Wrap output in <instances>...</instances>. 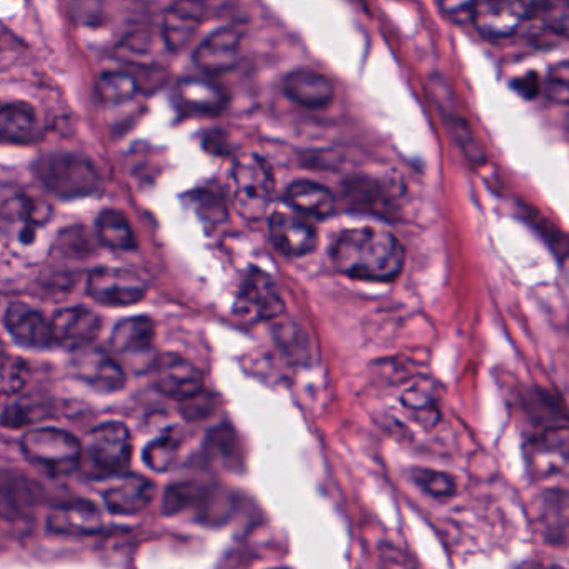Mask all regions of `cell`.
I'll use <instances>...</instances> for the list:
<instances>
[{"instance_id":"19","label":"cell","mask_w":569,"mask_h":569,"mask_svg":"<svg viewBox=\"0 0 569 569\" xmlns=\"http://www.w3.org/2000/svg\"><path fill=\"white\" fill-rule=\"evenodd\" d=\"M153 498V485L137 475H127L103 493L110 513L136 515L146 510Z\"/></svg>"},{"instance_id":"22","label":"cell","mask_w":569,"mask_h":569,"mask_svg":"<svg viewBox=\"0 0 569 569\" xmlns=\"http://www.w3.org/2000/svg\"><path fill=\"white\" fill-rule=\"evenodd\" d=\"M153 338V321L147 317H132L117 323L110 337V345L120 353H142L152 347Z\"/></svg>"},{"instance_id":"11","label":"cell","mask_w":569,"mask_h":569,"mask_svg":"<svg viewBox=\"0 0 569 569\" xmlns=\"http://www.w3.org/2000/svg\"><path fill=\"white\" fill-rule=\"evenodd\" d=\"M207 16L203 0H176L163 17L162 39L170 52H182L192 43Z\"/></svg>"},{"instance_id":"6","label":"cell","mask_w":569,"mask_h":569,"mask_svg":"<svg viewBox=\"0 0 569 569\" xmlns=\"http://www.w3.org/2000/svg\"><path fill=\"white\" fill-rule=\"evenodd\" d=\"M233 310L246 323H257V321L280 317L283 313L284 303L272 277L267 276L262 270H253L243 280Z\"/></svg>"},{"instance_id":"32","label":"cell","mask_w":569,"mask_h":569,"mask_svg":"<svg viewBox=\"0 0 569 569\" xmlns=\"http://www.w3.org/2000/svg\"><path fill=\"white\" fill-rule=\"evenodd\" d=\"M152 37L149 33H133L126 40L127 57H149L152 52Z\"/></svg>"},{"instance_id":"30","label":"cell","mask_w":569,"mask_h":569,"mask_svg":"<svg viewBox=\"0 0 569 569\" xmlns=\"http://www.w3.org/2000/svg\"><path fill=\"white\" fill-rule=\"evenodd\" d=\"M438 6L441 12L455 22H467V20H473L478 0H438Z\"/></svg>"},{"instance_id":"23","label":"cell","mask_w":569,"mask_h":569,"mask_svg":"<svg viewBox=\"0 0 569 569\" xmlns=\"http://www.w3.org/2000/svg\"><path fill=\"white\" fill-rule=\"evenodd\" d=\"M97 236L109 249L130 250L136 247V236L129 220L117 210L100 213L97 220Z\"/></svg>"},{"instance_id":"21","label":"cell","mask_w":569,"mask_h":569,"mask_svg":"<svg viewBox=\"0 0 569 569\" xmlns=\"http://www.w3.org/2000/svg\"><path fill=\"white\" fill-rule=\"evenodd\" d=\"M287 202L290 203L291 209L317 219H325L335 210L333 193L327 187L308 182V180H301L288 187Z\"/></svg>"},{"instance_id":"18","label":"cell","mask_w":569,"mask_h":569,"mask_svg":"<svg viewBox=\"0 0 569 569\" xmlns=\"http://www.w3.org/2000/svg\"><path fill=\"white\" fill-rule=\"evenodd\" d=\"M47 527L59 535H92L102 528V515L89 501H73L53 508L47 518Z\"/></svg>"},{"instance_id":"35","label":"cell","mask_w":569,"mask_h":569,"mask_svg":"<svg viewBox=\"0 0 569 569\" xmlns=\"http://www.w3.org/2000/svg\"><path fill=\"white\" fill-rule=\"evenodd\" d=\"M279 569H284V568H279Z\"/></svg>"},{"instance_id":"16","label":"cell","mask_w":569,"mask_h":569,"mask_svg":"<svg viewBox=\"0 0 569 569\" xmlns=\"http://www.w3.org/2000/svg\"><path fill=\"white\" fill-rule=\"evenodd\" d=\"M288 99L307 109H325L335 99V87L323 73L313 69H297L283 80Z\"/></svg>"},{"instance_id":"5","label":"cell","mask_w":569,"mask_h":569,"mask_svg":"<svg viewBox=\"0 0 569 569\" xmlns=\"http://www.w3.org/2000/svg\"><path fill=\"white\" fill-rule=\"evenodd\" d=\"M22 451L29 461L50 473L66 475L80 468L82 445L69 431L39 428L22 438Z\"/></svg>"},{"instance_id":"15","label":"cell","mask_w":569,"mask_h":569,"mask_svg":"<svg viewBox=\"0 0 569 569\" xmlns=\"http://www.w3.org/2000/svg\"><path fill=\"white\" fill-rule=\"evenodd\" d=\"M270 239L288 257H303L317 247V230L308 220L293 213L279 212L270 220Z\"/></svg>"},{"instance_id":"20","label":"cell","mask_w":569,"mask_h":569,"mask_svg":"<svg viewBox=\"0 0 569 569\" xmlns=\"http://www.w3.org/2000/svg\"><path fill=\"white\" fill-rule=\"evenodd\" d=\"M180 107L192 113H217L226 107L227 96L222 87L209 79L187 77L177 86Z\"/></svg>"},{"instance_id":"29","label":"cell","mask_w":569,"mask_h":569,"mask_svg":"<svg viewBox=\"0 0 569 569\" xmlns=\"http://www.w3.org/2000/svg\"><path fill=\"white\" fill-rule=\"evenodd\" d=\"M33 410H36V407L26 403V401H17V403L10 405L2 415L3 427L22 428L40 420V413H36Z\"/></svg>"},{"instance_id":"28","label":"cell","mask_w":569,"mask_h":569,"mask_svg":"<svg viewBox=\"0 0 569 569\" xmlns=\"http://www.w3.org/2000/svg\"><path fill=\"white\" fill-rule=\"evenodd\" d=\"M545 90L550 99L569 103V62H560L551 67L545 82Z\"/></svg>"},{"instance_id":"10","label":"cell","mask_w":569,"mask_h":569,"mask_svg":"<svg viewBox=\"0 0 569 569\" xmlns=\"http://www.w3.org/2000/svg\"><path fill=\"white\" fill-rule=\"evenodd\" d=\"M528 19L525 0H478L473 22L488 39H507Z\"/></svg>"},{"instance_id":"25","label":"cell","mask_w":569,"mask_h":569,"mask_svg":"<svg viewBox=\"0 0 569 569\" xmlns=\"http://www.w3.org/2000/svg\"><path fill=\"white\" fill-rule=\"evenodd\" d=\"M139 80L127 72H107L100 77L99 90L100 99L103 102L119 103L132 99L139 92Z\"/></svg>"},{"instance_id":"2","label":"cell","mask_w":569,"mask_h":569,"mask_svg":"<svg viewBox=\"0 0 569 569\" xmlns=\"http://www.w3.org/2000/svg\"><path fill=\"white\" fill-rule=\"evenodd\" d=\"M132 438L126 425L103 423L93 428L82 447L80 468L93 480L117 477L129 467Z\"/></svg>"},{"instance_id":"13","label":"cell","mask_w":569,"mask_h":569,"mask_svg":"<svg viewBox=\"0 0 569 569\" xmlns=\"http://www.w3.org/2000/svg\"><path fill=\"white\" fill-rule=\"evenodd\" d=\"M100 327L99 315L83 307L66 308L52 318L56 345L72 351L90 347L100 333Z\"/></svg>"},{"instance_id":"26","label":"cell","mask_w":569,"mask_h":569,"mask_svg":"<svg viewBox=\"0 0 569 569\" xmlns=\"http://www.w3.org/2000/svg\"><path fill=\"white\" fill-rule=\"evenodd\" d=\"M179 438L173 437L172 433L163 435V437L157 438L152 443L147 445L146 450H143V461L150 470L163 473L176 463L177 457H179Z\"/></svg>"},{"instance_id":"3","label":"cell","mask_w":569,"mask_h":569,"mask_svg":"<svg viewBox=\"0 0 569 569\" xmlns=\"http://www.w3.org/2000/svg\"><path fill=\"white\" fill-rule=\"evenodd\" d=\"M40 182L60 199H82L100 189L96 167L76 153H52L36 163Z\"/></svg>"},{"instance_id":"9","label":"cell","mask_w":569,"mask_h":569,"mask_svg":"<svg viewBox=\"0 0 569 569\" xmlns=\"http://www.w3.org/2000/svg\"><path fill=\"white\" fill-rule=\"evenodd\" d=\"M70 368L79 380L102 393H113L126 385V373L119 363L100 348H92V345L73 351Z\"/></svg>"},{"instance_id":"14","label":"cell","mask_w":569,"mask_h":569,"mask_svg":"<svg viewBox=\"0 0 569 569\" xmlns=\"http://www.w3.org/2000/svg\"><path fill=\"white\" fill-rule=\"evenodd\" d=\"M7 330L17 343L29 348H50L53 340L52 321L47 320L40 311L22 303H13L7 308L3 317Z\"/></svg>"},{"instance_id":"34","label":"cell","mask_w":569,"mask_h":569,"mask_svg":"<svg viewBox=\"0 0 569 569\" xmlns=\"http://www.w3.org/2000/svg\"><path fill=\"white\" fill-rule=\"evenodd\" d=\"M568 129H569V117H568Z\"/></svg>"},{"instance_id":"1","label":"cell","mask_w":569,"mask_h":569,"mask_svg":"<svg viewBox=\"0 0 569 569\" xmlns=\"http://www.w3.org/2000/svg\"><path fill=\"white\" fill-rule=\"evenodd\" d=\"M335 267L351 279L391 282L405 266V250L397 237L375 227L347 230L331 249Z\"/></svg>"},{"instance_id":"4","label":"cell","mask_w":569,"mask_h":569,"mask_svg":"<svg viewBox=\"0 0 569 569\" xmlns=\"http://www.w3.org/2000/svg\"><path fill=\"white\" fill-rule=\"evenodd\" d=\"M273 187L272 169L262 157L247 153L237 160L232 172L233 202L243 217H262L272 199Z\"/></svg>"},{"instance_id":"17","label":"cell","mask_w":569,"mask_h":569,"mask_svg":"<svg viewBox=\"0 0 569 569\" xmlns=\"http://www.w3.org/2000/svg\"><path fill=\"white\" fill-rule=\"evenodd\" d=\"M42 136L39 117L26 102L0 103V143L29 146Z\"/></svg>"},{"instance_id":"12","label":"cell","mask_w":569,"mask_h":569,"mask_svg":"<svg viewBox=\"0 0 569 569\" xmlns=\"http://www.w3.org/2000/svg\"><path fill=\"white\" fill-rule=\"evenodd\" d=\"M243 37L233 27L210 33L193 53L197 67L209 76L229 72L242 56Z\"/></svg>"},{"instance_id":"24","label":"cell","mask_w":569,"mask_h":569,"mask_svg":"<svg viewBox=\"0 0 569 569\" xmlns=\"http://www.w3.org/2000/svg\"><path fill=\"white\" fill-rule=\"evenodd\" d=\"M528 19L540 20L548 29L569 39V0H525Z\"/></svg>"},{"instance_id":"27","label":"cell","mask_w":569,"mask_h":569,"mask_svg":"<svg viewBox=\"0 0 569 569\" xmlns=\"http://www.w3.org/2000/svg\"><path fill=\"white\" fill-rule=\"evenodd\" d=\"M415 481L435 498H450L457 493V481L450 475L435 470H415Z\"/></svg>"},{"instance_id":"8","label":"cell","mask_w":569,"mask_h":569,"mask_svg":"<svg viewBox=\"0 0 569 569\" xmlns=\"http://www.w3.org/2000/svg\"><path fill=\"white\" fill-rule=\"evenodd\" d=\"M157 388L177 401L192 400L203 391V377L192 361L180 355H163L153 370Z\"/></svg>"},{"instance_id":"33","label":"cell","mask_w":569,"mask_h":569,"mask_svg":"<svg viewBox=\"0 0 569 569\" xmlns=\"http://www.w3.org/2000/svg\"><path fill=\"white\" fill-rule=\"evenodd\" d=\"M518 89L521 93L528 97H535L540 90V82H538L537 76L525 77V79L518 80Z\"/></svg>"},{"instance_id":"31","label":"cell","mask_w":569,"mask_h":569,"mask_svg":"<svg viewBox=\"0 0 569 569\" xmlns=\"http://www.w3.org/2000/svg\"><path fill=\"white\" fill-rule=\"evenodd\" d=\"M403 400L411 410L420 411V413L437 415V410H435V395L428 388H425V390L423 388H415V390L408 391Z\"/></svg>"},{"instance_id":"7","label":"cell","mask_w":569,"mask_h":569,"mask_svg":"<svg viewBox=\"0 0 569 569\" xmlns=\"http://www.w3.org/2000/svg\"><path fill=\"white\" fill-rule=\"evenodd\" d=\"M87 291L106 307H130L146 297L147 284L129 270L97 269L90 273Z\"/></svg>"}]
</instances>
